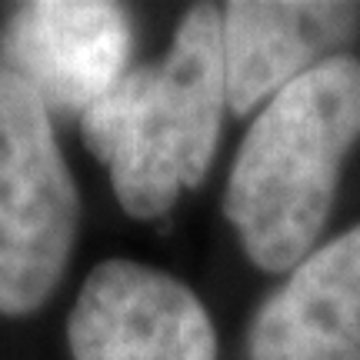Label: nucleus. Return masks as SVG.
I'll list each match as a JSON object with an SVG mask.
<instances>
[{
  "mask_svg": "<svg viewBox=\"0 0 360 360\" xmlns=\"http://www.w3.org/2000/svg\"><path fill=\"white\" fill-rule=\"evenodd\" d=\"M357 141L360 60L350 53L323 60L260 110L224 191V217L254 267L283 274L317 250Z\"/></svg>",
  "mask_w": 360,
  "mask_h": 360,
  "instance_id": "obj_2",
  "label": "nucleus"
},
{
  "mask_svg": "<svg viewBox=\"0 0 360 360\" xmlns=\"http://www.w3.org/2000/svg\"><path fill=\"white\" fill-rule=\"evenodd\" d=\"M77 227L80 193L51 110L0 67V317H30L51 300Z\"/></svg>",
  "mask_w": 360,
  "mask_h": 360,
  "instance_id": "obj_3",
  "label": "nucleus"
},
{
  "mask_svg": "<svg viewBox=\"0 0 360 360\" xmlns=\"http://www.w3.org/2000/svg\"><path fill=\"white\" fill-rule=\"evenodd\" d=\"M130 11L110 0H30L0 30V67L24 80L51 117H84L127 74Z\"/></svg>",
  "mask_w": 360,
  "mask_h": 360,
  "instance_id": "obj_5",
  "label": "nucleus"
},
{
  "mask_svg": "<svg viewBox=\"0 0 360 360\" xmlns=\"http://www.w3.org/2000/svg\"><path fill=\"white\" fill-rule=\"evenodd\" d=\"M227 110L220 7L184 13L167 53L130 67L80 117L84 147L110 174L117 204L137 220L164 217L217 157Z\"/></svg>",
  "mask_w": 360,
  "mask_h": 360,
  "instance_id": "obj_1",
  "label": "nucleus"
},
{
  "mask_svg": "<svg viewBox=\"0 0 360 360\" xmlns=\"http://www.w3.org/2000/svg\"><path fill=\"white\" fill-rule=\"evenodd\" d=\"M67 347L70 360H217V330L180 277L107 257L80 283Z\"/></svg>",
  "mask_w": 360,
  "mask_h": 360,
  "instance_id": "obj_4",
  "label": "nucleus"
},
{
  "mask_svg": "<svg viewBox=\"0 0 360 360\" xmlns=\"http://www.w3.org/2000/svg\"><path fill=\"white\" fill-rule=\"evenodd\" d=\"M247 360H360V224L270 290L247 327Z\"/></svg>",
  "mask_w": 360,
  "mask_h": 360,
  "instance_id": "obj_7",
  "label": "nucleus"
},
{
  "mask_svg": "<svg viewBox=\"0 0 360 360\" xmlns=\"http://www.w3.org/2000/svg\"><path fill=\"white\" fill-rule=\"evenodd\" d=\"M224 20L227 107L264 110L281 90L323 60L340 57L360 30V4L337 0H231Z\"/></svg>",
  "mask_w": 360,
  "mask_h": 360,
  "instance_id": "obj_6",
  "label": "nucleus"
}]
</instances>
